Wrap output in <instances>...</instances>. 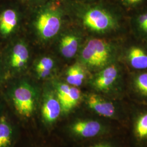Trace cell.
Returning <instances> with one entry per match:
<instances>
[{"instance_id": "cell-1", "label": "cell", "mask_w": 147, "mask_h": 147, "mask_svg": "<svg viewBox=\"0 0 147 147\" xmlns=\"http://www.w3.org/2000/svg\"><path fill=\"white\" fill-rule=\"evenodd\" d=\"M62 10L53 2L44 4L37 12L35 27L38 34L43 40H49L60 30L62 20Z\"/></svg>"}, {"instance_id": "cell-2", "label": "cell", "mask_w": 147, "mask_h": 147, "mask_svg": "<svg viewBox=\"0 0 147 147\" xmlns=\"http://www.w3.org/2000/svg\"><path fill=\"white\" fill-rule=\"evenodd\" d=\"M8 96L17 113L25 118L33 114L37 104L36 89L26 81L13 86L8 91Z\"/></svg>"}, {"instance_id": "cell-3", "label": "cell", "mask_w": 147, "mask_h": 147, "mask_svg": "<svg viewBox=\"0 0 147 147\" xmlns=\"http://www.w3.org/2000/svg\"><path fill=\"white\" fill-rule=\"evenodd\" d=\"M112 55L110 44L101 39L89 40L81 53L82 63L90 68H102L107 65Z\"/></svg>"}, {"instance_id": "cell-4", "label": "cell", "mask_w": 147, "mask_h": 147, "mask_svg": "<svg viewBox=\"0 0 147 147\" xmlns=\"http://www.w3.org/2000/svg\"><path fill=\"white\" fill-rule=\"evenodd\" d=\"M84 26L96 32H104L115 26L113 18L107 11L98 7L89 8L83 16Z\"/></svg>"}, {"instance_id": "cell-5", "label": "cell", "mask_w": 147, "mask_h": 147, "mask_svg": "<svg viewBox=\"0 0 147 147\" xmlns=\"http://www.w3.org/2000/svg\"><path fill=\"white\" fill-rule=\"evenodd\" d=\"M29 57L30 52L26 43L18 41L8 48L5 53V67L12 73H20L26 68Z\"/></svg>"}, {"instance_id": "cell-6", "label": "cell", "mask_w": 147, "mask_h": 147, "mask_svg": "<svg viewBox=\"0 0 147 147\" xmlns=\"http://www.w3.org/2000/svg\"><path fill=\"white\" fill-rule=\"evenodd\" d=\"M55 92L61 106L62 114L67 115L79 104L81 92L77 88L64 83L56 85Z\"/></svg>"}, {"instance_id": "cell-7", "label": "cell", "mask_w": 147, "mask_h": 147, "mask_svg": "<svg viewBox=\"0 0 147 147\" xmlns=\"http://www.w3.org/2000/svg\"><path fill=\"white\" fill-rule=\"evenodd\" d=\"M70 130L75 136L87 139L102 135L107 131V129L100 121L84 119L74 122L70 126Z\"/></svg>"}, {"instance_id": "cell-8", "label": "cell", "mask_w": 147, "mask_h": 147, "mask_svg": "<svg viewBox=\"0 0 147 147\" xmlns=\"http://www.w3.org/2000/svg\"><path fill=\"white\" fill-rule=\"evenodd\" d=\"M86 104L91 110L99 116L113 119H118L121 117L116 105L99 95L89 94L86 98Z\"/></svg>"}, {"instance_id": "cell-9", "label": "cell", "mask_w": 147, "mask_h": 147, "mask_svg": "<svg viewBox=\"0 0 147 147\" xmlns=\"http://www.w3.org/2000/svg\"><path fill=\"white\" fill-rule=\"evenodd\" d=\"M61 114V106L56 92L47 91L44 94L42 106L43 121L47 124H52L57 120Z\"/></svg>"}, {"instance_id": "cell-10", "label": "cell", "mask_w": 147, "mask_h": 147, "mask_svg": "<svg viewBox=\"0 0 147 147\" xmlns=\"http://www.w3.org/2000/svg\"><path fill=\"white\" fill-rule=\"evenodd\" d=\"M118 78V71L115 65L103 69L92 81L94 89L102 92H108L113 88Z\"/></svg>"}, {"instance_id": "cell-11", "label": "cell", "mask_w": 147, "mask_h": 147, "mask_svg": "<svg viewBox=\"0 0 147 147\" xmlns=\"http://www.w3.org/2000/svg\"><path fill=\"white\" fill-rule=\"evenodd\" d=\"M19 19V13L12 7H7L0 12V36L7 38L16 31Z\"/></svg>"}, {"instance_id": "cell-12", "label": "cell", "mask_w": 147, "mask_h": 147, "mask_svg": "<svg viewBox=\"0 0 147 147\" xmlns=\"http://www.w3.org/2000/svg\"><path fill=\"white\" fill-rule=\"evenodd\" d=\"M133 136L137 143L147 144V110L142 111L134 116L132 124Z\"/></svg>"}, {"instance_id": "cell-13", "label": "cell", "mask_w": 147, "mask_h": 147, "mask_svg": "<svg viewBox=\"0 0 147 147\" xmlns=\"http://www.w3.org/2000/svg\"><path fill=\"white\" fill-rule=\"evenodd\" d=\"M79 39L74 34H68L61 39L59 44V50L62 56L67 58L73 57L78 51Z\"/></svg>"}, {"instance_id": "cell-14", "label": "cell", "mask_w": 147, "mask_h": 147, "mask_svg": "<svg viewBox=\"0 0 147 147\" xmlns=\"http://www.w3.org/2000/svg\"><path fill=\"white\" fill-rule=\"evenodd\" d=\"M14 136V129L5 116L0 117V147H11Z\"/></svg>"}, {"instance_id": "cell-15", "label": "cell", "mask_w": 147, "mask_h": 147, "mask_svg": "<svg viewBox=\"0 0 147 147\" xmlns=\"http://www.w3.org/2000/svg\"><path fill=\"white\" fill-rule=\"evenodd\" d=\"M86 78V73L83 67L80 64L70 66L66 72V81L68 84L79 87L83 84Z\"/></svg>"}, {"instance_id": "cell-16", "label": "cell", "mask_w": 147, "mask_h": 147, "mask_svg": "<svg viewBox=\"0 0 147 147\" xmlns=\"http://www.w3.org/2000/svg\"><path fill=\"white\" fill-rule=\"evenodd\" d=\"M127 55L129 62L134 68H147V53L141 48L132 47L130 49Z\"/></svg>"}, {"instance_id": "cell-17", "label": "cell", "mask_w": 147, "mask_h": 147, "mask_svg": "<svg viewBox=\"0 0 147 147\" xmlns=\"http://www.w3.org/2000/svg\"><path fill=\"white\" fill-rule=\"evenodd\" d=\"M55 62L53 58L45 56L40 58L37 62L35 70L39 79H45L49 76L53 71Z\"/></svg>"}, {"instance_id": "cell-18", "label": "cell", "mask_w": 147, "mask_h": 147, "mask_svg": "<svg viewBox=\"0 0 147 147\" xmlns=\"http://www.w3.org/2000/svg\"><path fill=\"white\" fill-rule=\"evenodd\" d=\"M133 86L138 94L147 98V73L137 75L134 80Z\"/></svg>"}, {"instance_id": "cell-19", "label": "cell", "mask_w": 147, "mask_h": 147, "mask_svg": "<svg viewBox=\"0 0 147 147\" xmlns=\"http://www.w3.org/2000/svg\"><path fill=\"white\" fill-rule=\"evenodd\" d=\"M87 147H116L109 142H101L89 146Z\"/></svg>"}, {"instance_id": "cell-20", "label": "cell", "mask_w": 147, "mask_h": 147, "mask_svg": "<svg viewBox=\"0 0 147 147\" xmlns=\"http://www.w3.org/2000/svg\"><path fill=\"white\" fill-rule=\"evenodd\" d=\"M20 1L25 3L35 4V3H40L41 2H44L47 0H20Z\"/></svg>"}, {"instance_id": "cell-21", "label": "cell", "mask_w": 147, "mask_h": 147, "mask_svg": "<svg viewBox=\"0 0 147 147\" xmlns=\"http://www.w3.org/2000/svg\"><path fill=\"white\" fill-rule=\"evenodd\" d=\"M126 1L130 4H135L140 2L142 0H126Z\"/></svg>"}, {"instance_id": "cell-22", "label": "cell", "mask_w": 147, "mask_h": 147, "mask_svg": "<svg viewBox=\"0 0 147 147\" xmlns=\"http://www.w3.org/2000/svg\"><path fill=\"white\" fill-rule=\"evenodd\" d=\"M146 15H147V13H146ZM146 34H147V26H146V27H144L143 30H142Z\"/></svg>"}, {"instance_id": "cell-23", "label": "cell", "mask_w": 147, "mask_h": 147, "mask_svg": "<svg viewBox=\"0 0 147 147\" xmlns=\"http://www.w3.org/2000/svg\"><path fill=\"white\" fill-rule=\"evenodd\" d=\"M1 63H0V76H1Z\"/></svg>"}, {"instance_id": "cell-24", "label": "cell", "mask_w": 147, "mask_h": 147, "mask_svg": "<svg viewBox=\"0 0 147 147\" xmlns=\"http://www.w3.org/2000/svg\"><path fill=\"white\" fill-rule=\"evenodd\" d=\"M0 117H1V116H0Z\"/></svg>"}]
</instances>
